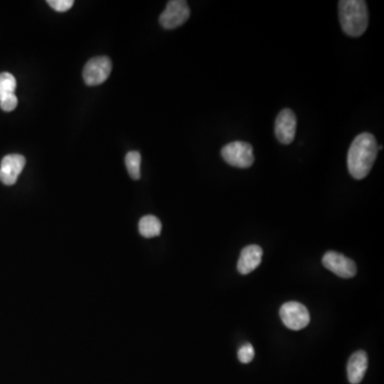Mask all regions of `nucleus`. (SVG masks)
Segmentation results:
<instances>
[{"label":"nucleus","mask_w":384,"mask_h":384,"mask_svg":"<svg viewBox=\"0 0 384 384\" xmlns=\"http://www.w3.org/2000/svg\"><path fill=\"white\" fill-rule=\"evenodd\" d=\"M378 154L375 137L363 133L352 141L348 152V170L356 180H363L371 172Z\"/></svg>","instance_id":"nucleus-1"},{"label":"nucleus","mask_w":384,"mask_h":384,"mask_svg":"<svg viewBox=\"0 0 384 384\" xmlns=\"http://www.w3.org/2000/svg\"><path fill=\"white\" fill-rule=\"evenodd\" d=\"M340 21L346 35L359 37L368 27L367 5L363 0H342L338 3Z\"/></svg>","instance_id":"nucleus-2"},{"label":"nucleus","mask_w":384,"mask_h":384,"mask_svg":"<svg viewBox=\"0 0 384 384\" xmlns=\"http://www.w3.org/2000/svg\"><path fill=\"white\" fill-rule=\"evenodd\" d=\"M221 156L226 164L236 168H250L254 164L253 147L244 141L228 143L222 147Z\"/></svg>","instance_id":"nucleus-3"},{"label":"nucleus","mask_w":384,"mask_h":384,"mask_svg":"<svg viewBox=\"0 0 384 384\" xmlns=\"http://www.w3.org/2000/svg\"><path fill=\"white\" fill-rule=\"evenodd\" d=\"M280 317L288 329L299 331L310 324L308 308L299 302H286L280 308Z\"/></svg>","instance_id":"nucleus-4"},{"label":"nucleus","mask_w":384,"mask_h":384,"mask_svg":"<svg viewBox=\"0 0 384 384\" xmlns=\"http://www.w3.org/2000/svg\"><path fill=\"white\" fill-rule=\"evenodd\" d=\"M190 17V9L185 0L169 1L166 10L161 13L159 23L165 29H174L184 25Z\"/></svg>","instance_id":"nucleus-5"},{"label":"nucleus","mask_w":384,"mask_h":384,"mask_svg":"<svg viewBox=\"0 0 384 384\" xmlns=\"http://www.w3.org/2000/svg\"><path fill=\"white\" fill-rule=\"evenodd\" d=\"M112 62L108 57H97L87 61L83 69V79L87 85H99L108 79Z\"/></svg>","instance_id":"nucleus-6"},{"label":"nucleus","mask_w":384,"mask_h":384,"mask_svg":"<svg viewBox=\"0 0 384 384\" xmlns=\"http://www.w3.org/2000/svg\"><path fill=\"white\" fill-rule=\"evenodd\" d=\"M322 264L328 270L343 278H350L357 274V266L353 260L334 251L324 254Z\"/></svg>","instance_id":"nucleus-7"},{"label":"nucleus","mask_w":384,"mask_h":384,"mask_svg":"<svg viewBox=\"0 0 384 384\" xmlns=\"http://www.w3.org/2000/svg\"><path fill=\"white\" fill-rule=\"evenodd\" d=\"M297 129V117L290 109H284L278 113L276 119L274 131L281 143L290 144L294 141Z\"/></svg>","instance_id":"nucleus-8"},{"label":"nucleus","mask_w":384,"mask_h":384,"mask_svg":"<svg viewBox=\"0 0 384 384\" xmlns=\"http://www.w3.org/2000/svg\"><path fill=\"white\" fill-rule=\"evenodd\" d=\"M25 165V157L22 155L11 154L3 157L0 165V181L8 186L15 184Z\"/></svg>","instance_id":"nucleus-9"},{"label":"nucleus","mask_w":384,"mask_h":384,"mask_svg":"<svg viewBox=\"0 0 384 384\" xmlns=\"http://www.w3.org/2000/svg\"><path fill=\"white\" fill-rule=\"evenodd\" d=\"M262 250L260 246L250 244L242 249L238 260L237 269L242 274H249L256 270L262 262Z\"/></svg>","instance_id":"nucleus-10"},{"label":"nucleus","mask_w":384,"mask_h":384,"mask_svg":"<svg viewBox=\"0 0 384 384\" xmlns=\"http://www.w3.org/2000/svg\"><path fill=\"white\" fill-rule=\"evenodd\" d=\"M367 354L363 350L354 352L350 357L347 365L348 380L351 384H359L363 380L367 371Z\"/></svg>","instance_id":"nucleus-11"},{"label":"nucleus","mask_w":384,"mask_h":384,"mask_svg":"<svg viewBox=\"0 0 384 384\" xmlns=\"http://www.w3.org/2000/svg\"><path fill=\"white\" fill-rule=\"evenodd\" d=\"M161 222L157 217L144 216L139 222V232L143 237L152 238L159 236L161 233Z\"/></svg>","instance_id":"nucleus-12"},{"label":"nucleus","mask_w":384,"mask_h":384,"mask_svg":"<svg viewBox=\"0 0 384 384\" xmlns=\"http://www.w3.org/2000/svg\"><path fill=\"white\" fill-rule=\"evenodd\" d=\"M125 165H126L127 171L133 180H139L140 178V166L141 155L140 153L133 151L127 153L125 157Z\"/></svg>","instance_id":"nucleus-13"},{"label":"nucleus","mask_w":384,"mask_h":384,"mask_svg":"<svg viewBox=\"0 0 384 384\" xmlns=\"http://www.w3.org/2000/svg\"><path fill=\"white\" fill-rule=\"evenodd\" d=\"M17 89V79L10 73L0 74V99L12 94Z\"/></svg>","instance_id":"nucleus-14"},{"label":"nucleus","mask_w":384,"mask_h":384,"mask_svg":"<svg viewBox=\"0 0 384 384\" xmlns=\"http://www.w3.org/2000/svg\"><path fill=\"white\" fill-rule=\"evenodd\" d=\"M238 359L242 363H250L254 359V348L251 344L246 343L238 350Z\"/></svg>","instance_id":"nucleus-15"},{"label":"nucleus","mask_w":384,"mask_h":384,"mask_svg":"<svg viewBox=\"0 0 384 384\" xmlns=\"http://www.w3.org/2000/svg\"><path fill=\"white\" fill-rule=\"evenodd\" d=\"M17 103H19V101H17V95H15V93H12V94L6 95L5 97L0 99V108L3 109V111L10 112V111H13L14 109L17 108Z\"/></svg>","instance_id":"nucleus-16"},{"label":"nucleus","mask_w":384,"mask_h":384,"mask_svg":"<svg viewBox=\"0 0 384 384\" xmlns=\"http://www.w3.org/2000/svg\"><path fill=\"white\" fill-rule=\"evenodd\" d=\"M53 10L58 12H67L73 7V0H49L47 1Z\"/></svg>","instance_id":"nucleus-17"}]
</instances>
